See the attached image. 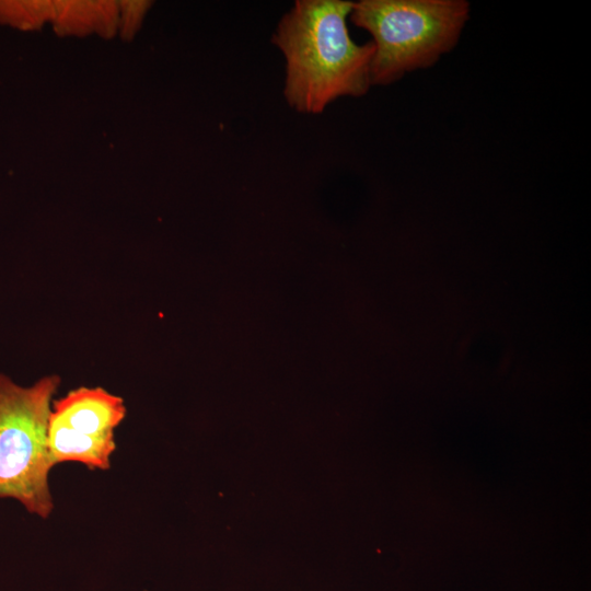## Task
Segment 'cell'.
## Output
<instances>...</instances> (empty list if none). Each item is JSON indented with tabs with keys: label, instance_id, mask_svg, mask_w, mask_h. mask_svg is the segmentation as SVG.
<instances>
[{
	"label": "cell",
	"instance_id": "277c9868",
	"mask_svg": "<svg viewBox=\"0 0 591 591\" xmlns=\"http://www.w3.org/2000/svg\"><path fill=\"white\" fill-rule=\"evenodd\" d=\"M125 416L124 399L100 386H81L54 401L48 422L53 465L77 462L108 470L116 449L114 430Z\"/></svg>",
	"mask_w": 591,
	"mask_h": 591
},
{
	"label": "cell",
	"instance_id": "6da1fadb",
	"mask_svg": "<svg viewBox=\"0 0 591 591\" xmlns=\"http://www.w3.org/2000/svg\"><path fill=\"white\" fill-rule=\"evenodd\" d=\"M352 5L298 0L280 20L273 43L286 58V100L298 112L317 114L339 96L369 90L374 44L350 38L346 19Z\"/></svg>",
	"mask_w": 591,
	"mask_h": 591
},
{
	"label": "cell",
	"instance_id": "3957f363",
	"mask_svg": "<svg viewBox=\"0 0 591 591\" xmlns=\"http://www.w3.org/2000/svg\"><path fill=\"white\" fill-rule=\"evenodd\" d=\"M59 385L56 374L28 387L0 374V498L15 499L43 519L54 508L48 422Z\"/></svg>",
	"mask_w": 591,
	"mask_h": 591
},
{
	"label": "cell",
	"instance_id": "7a4b0ae2",
	"mask_svg": "<svg viewBox=\"0 0 591 591\" xmlns=\"http://www.w3.org/2000/svg\"><path fill=\"white\" fill-rule=\"evenodd\" d=\"M463 0H362L351 22L373 37L371 84H390L452 49L468 19Z\"/></svg>",
	"mask_w": 591,
	"mask_h": 591
}]
</instances>
